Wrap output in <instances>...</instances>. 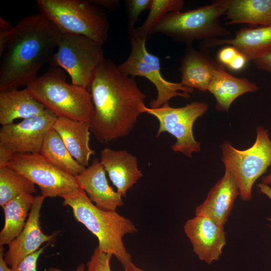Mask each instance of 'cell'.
I'll return each mask as SVG.
<instances>
[{"mask_svg": "<svg viewBox=\"0 0 271 271\" xmlns=\"http://www.w3.org/2000/svg\"><path fill=\"white\" fill-rule=\"evenodd\" d=\"M93 105L90 130L101 144L127 136L133 128L145 94L133 77L105 59L87 89Z\"/></svg>", "mask_w": 271, "mask_h": 271, "instance_id": "1", "label": "cell"}, {"mask_svg": "<svg viewBox=\"0 0 271 271\" xmlns=\"http://www.w3.org/2000/svg\"><path fill=\"white\" fill-rule=\"evenodd\" d=\"M61 33L41 14L21 19L0 47V91L28 85L50 63Z\"/></svg>", "mask_w": 271, "mask_h": 271, "instance_id": "2", "label": "cell"}, {"mask_svg": "<svg viewBox=\"0 0 271 271\" xmlns=\"http://www.w3.org/2000/svg\"><path fill=\"white\" fill-rule=\"evenodd\" d=\"M60 197L64 205L71 208L75 219L97 237L99 249L114 256L125 271L127 269L133 262L122 238L127 234L137 232L133 222L116 211L99 208L80 188Z\"/></svg>", "mask_w": 271, "mask_h": 271, "instance_id": "3", "label": "cell"}, {"mask_svg": "<svg viewBox=\"0 0 271 271\" xmlns=\"http://www.w3.org/2000/svg\"><path fill=\"white\" fill-rule=\"evenodd\" d=\"M25 89L58 117L90 122L93 105L88 90L67 83L65 74L60 67L52 66Z\"/></svg>", "mask_w": 271, "mask_h": 271, "instance_id": "4", "label": "cell"}, {"mask_svg": "<svg viewBox=\"0 0 271 271\" xmlns=\"http://www.w3.org/2000/svg\"><path fill=\"white\" fill-rule=\"evenodd\" d=\"M39 13L62 34L81 35L103 46L110 25L103 8L90 0H37Z\"/></svg>", "mask_w": 271, "mask_h": 271, "instance_id": "5", "label": "cell"}, {"mask_svg": "<svg viewBox=\"0 0 271 271\" xmlns=\"http://www.w3.org/2000/svg\"><path fill=\"white\" fill-rule=\"evenodd\" d=\"M229 0H215L209 4L185 12L166 14L155 27L152 34L161 33L187 46L196 40L226 38L231 35L221 24Z\"/></svg>", "mask_w": 271, "mask_h": 271, "instance_id": "6", "label": "cell"}, {"mask_svg": "<svg viewBox=\"0 0 271 271\" xmlns=\"http://www.w3.org/2000/svg\"><path fill=\"white\" fill-rule=\"evenodd\" d=\"M256 138L250 148L240 150L228 141L221 145V160L225 170L233 176L243 201L252 198V189L256 180L271 166V140L267 129L256 127Z\"/></svg>", "mask_w": 271, "mask_h": 271, "instance_id": "7", "label": "cell"}, {"mask_svg": "<svg viewBox=\"0 0 271 271\" xmlns=\"http://www.w3.org/2000/svg\"><path fill=\"white\" fill-rule=\"evenodd\" d=\"M104 59L102 46L94 40L84 36L61 33L49 63L65 70L72 84L88 89L96 69Z\"/></svg>", "mask_w": 271, "mask_h": 271, "instance_id": "8", "label": "cell"}, {"mask_svg": "<svg viewBox=\"0 0 271 271\" xmlns=\"http://www.w3.org/2000/svg\"><path fill=\"white\" fill-rule=\"evenodd\" d=\"M131 50L128 58L117 65L123 73L134 78L142 76L152 82L157 91V98L150 102V108H158L173 97L186 99L190 97L194 89L184 86L181 82H172L165 79L161 72L160 58L150 53L146 45L147 39L133 35H129Z\"/></svg>", "mask_w": 271, "mask_h": 271, "instance_id": "9", "label": "cell"}, {"mask_svg": "<svg viewBox=\"0 0 271 271\" xmlns=\"http://www.w3.org/2000/svg\"><path fill=\"white\" fill-rule=\"evenodd\" d=\"M207 109L208 105L204 101H193L181 107H173L169 102L158 108L147 107L144 103L140 106L141 113H147L158 120L159 127L156 137L164 132L173 136L176 141L171 146L172 150L190 158L193 153L201 150L200 143L194 137L193 124Z\"/></svg>", "mask_w": 271, "mask_h": 271, "instance_id": "10", "label": "cell"}, {"mask_svg": "<svg viewBox=\"0 0 271 271\" xmlns=\"http://www.w3.org/2000/svg\"><path fill=\"white\" fill-rule=\"evenodd\" d=\"M7 166L37 185L45 198L61 197L79 188L74 177L47 161L40 153L15 154Z\"/></svg>", "mask_w": 271, "mask_h": 271, "instance_id": "11", "label": "cell"}, {"mask_svg": "<svg viewBox=\"0 0 271 271\" xmlns=\"http://www.w3.org/2000/svg\"><path fill=\"white\" fill-rule=\"evenodd\" d=\"M57 117L52 112L46 109L39 115L2 126L0 129V146L14 154L39 153L46 135L53 128Z\"/></svg>", "mask_w": 271, "mask_h": 271, "instance_id": "12", "label": "cell"}, {"mask_svg": "<svg viewBox=\"0 0 271 271\" xmlns=\"http://www.w3.org/2000/svg\"><path fill=\"white\" fill-rule=\"evenodd\" d=\"M45 198L41 195L34 197L25 227L8 244V249L5 253L4 258L11 268L16 266L27 256L39 249L43 243L54 242L59 233V231H57L47 235L42 230L40 211Z\"/></svg>", "mask_w": 271, "mask_h": 271, "instance_id": "13", "label": "cell"}, {"mask_svg": "<svg viewBox=\"0 0 271 271\" xmlns=\"http://www.w3.org/2000/svg\"><path fill=\"white\" fill-rule=\"evenodd\" d=\"M184 230L200 260L210 264L219 259L226 243L224 226L208 217L195 215L186 222Z\"/></svg>", "mask_w": 271, "mask_h": 271, "instance_id": "14", "label": "cell"}, {"mask_svg": "<svg viewBox=\"0 0 271 271\" xmlns=\"http://www.w3.org/2000/svg\"><path fill=\"white\" fill-rule=\"evenodd\" d=\"M105 172L100 161L95 158L90 166L74 178L79 187L98 207L116 211L118 207L123 205L122 196L109 185Z\"/></svg>", "mask_w": 271, "mask_h": 271, "instance_id": "15", "label": "cell"}, {"mask_svg": "<svg viewBox=\"0 0 271 271\" xmlns=\"http://www.w3.org/2000/svg\"><path fill=\"white\" fill-rule=\"evenodd\" d=\"M238 195V187L233 176L225 170L223 177L209 190L204 202L196 207L195 215L208 217L224 226Z\"/></svg>", "mask_w": 271, "mask_h": 271, "instance_id": "16", "label": "cell"}, {"mask_svg": "<svg viewBox=\"0 0 271 271\" xmlns=\"http://www.w3.org/2000/svg\"><path fill=\"white\" fill-rule=\"evenodd\" d=\"M180 64L181 83L203 92L208 91L215 71L222 65L211 57L209 50H196L192 45L187 46Z\"/></svg>", "mask_w": 271, "mask_h": 271, "instance_id": "17", "label": "cell"}, {"mask_svg": "<svg viewBox=\"0 0 271 271\" xmlns=\"http://www.w3.org/2000/svg\"><path fill=\"white\" fill-rule=\"evenodd\" d=\"M223 45L234 46L249 62L271 50V25L243 28L233 38H217L201 41L200 49L209 50Z\"/></svg>", "mask_w": 271, "mask_h": 271, "instance_id": "18", "label": "cell"}, {"mask_svg": "<svg viewBox=\"0 0 271 271\" xmlns=\"http://www.w3.org/2000/svg\"><path fill=\"white\" fill-rule=\"evenodd\" d=\"M100 162L117 192L125 197L126 192L143 176L137 158L126 150L106 148L100 153Z\"/></svg>", "mask_w": 271, "mask_h": 271, "instance_id": "19", "label": "cell"}, {"mask_svg": "<svg viewBox=\"0 0 271 271\" xmlns=\"http://www.w3.org/2000/svg\"><path fill=\"white\" fill-rule=\"evenodd\" d=\"M53 128L74 159L81 166L88 167L90 157L95 154L89 145V122L57 117Z\"/></svg>", "mask_w": 271, "mask_h": 271, "instance_id": "20", "label": "cell"}, {"mask_svg": "<svg viewBox=\"0 0 271 271\" xmlns=\"http://www.w3.org/2000/svg\"><path fill=\"white\" fill-rule=\"evenodd\" d=\"M259 87L245 78H237L228 73L223 65L216 70L209 85V91L216 100L215 108L228 112L232 103L247 92H254Z\"/></svg>", "mask_w": 271, "mask_h": 271, "instance_id": "21", "label": "cell"}, {"mask_svg": "<svg viewBox=\"0 0 271 271\" xmlns=\"http://www.w3.org/2000/svg\"><path fill=\"white\" fill-rule=\"evenodd\" d=\"M45 107L25 88L0 91V123L12 124L18 118L23 119L39 115Z\"/></svg>", "mask_w": 271, "mask_h": 271, "instance_id": "22", "label": "cell"}, {"mask_svg": "<svg viewBox=\"0 0 271 271\" xmlns=\"http://www.w3.org/2000/svg\"><path fill=\"white\" fill-rule=\"evenodd\" d=\"M226 25H271V0H229L224 14Z\"/></svg>", "mask_w": 271, "mask_h": 271, "instance_id": "23", "label": "cell"}, {"mask_svg": "<svg viewBox=\"0 0 271 271\" xmlns=\"http://www.w3.org/2000/svg\"><path fill=\"white\" fill-rule=\"evenodd\" d=\"M34 196L25 193L9 201L3 207L5 215L4 227L0 232V246L8 245L25 226Z\"/></svg>", "mask_w": 271, "mask_h": 271, "instance_id": "24", "label": "cell"}, {"mask_svg": "<svg viewBox=\"0 0 271 271\" xmlns=\"http://www.w3.org/2000/svg\"><path fill=\"white\" fill-rule=\"evenodd\" d=\"M39 153L47 161L73 177L86 169L72 156L61 138L53 128L46 135Z\"/></svg>", "mask_w": 271, "mask_h": 271, "instance_id": "25", "label": "cell"}, {"mask_svg": "<svg viewBox=\"0 0 271 271\" xmlns=\"http://www.w3.org/2000/svg\"><path fill=\"white\" fill-rule=\"evenodd\" d=\"M36 192L35 184L9 166L0 168V205L19 195Z\"/></svg>", "mask_w": 271, "mask_h": 271, "instance_id": "26", "label": "cell"}, {"mask_svg": "<svg viewBox=\"0 0 271 271\" xmlns=\"http://www.w3.org/2000/svg\"><path fill=\"white\" fill-rule=\"evenodd\" d=\"M184 3L183 0H152L146 20L143 25L129 33V35H133L147 39L152 34L155 27L166 14L181 11Z\"/></svg>", "mask_w": 271, "mask_h": 271, "instance_id": "27", "label": "cell"}, {"mask_svg": "<svg viewBox=\"0 0 271 271\" xmlns=\"http://www.w3.org/2000/svg\"><path fill=\"white\" fill-rule=\"evenodd\" d=\"M152 0H126L125 3L127 9V27L128 33L135 28L134 25L140 15L145 11L149 10Z\"/></svg>", "mask_w": 271, "mask_h": 271, "instance_id": "28", "label": "cell"}, {"mask_svg": "<svg viewBox=\"0 0 271 271\" xmlns=\"http://www.w3.org/2000/svg\"><path fill=\"white\" fill-rule=\"evenodd\" d=\"M112 255L102 251L97 246L86 263V271H111L110 261Z\"/></svg>", "mask_w": 271, "mask_h": 271, "instance_id": "29", "label": "cell"}, {"mask_svg": "<svg viewBox=\"0 0 271 271\" xmlns=\"http://www.w3.org/2000/svg\"><path fill=\"white\" fill-rule=\"evenodd\" d=\"M51 244V243H50ZM50 244L47 243L37 251L25 257L16 266L12 268V271H37L38 260L44 249ZM48 271H63L57 267H51Z\"/></svg>", "mask_w": 271, "mask_h": 271, "instance_id": "30", "label": "cell"}, {"mask_svg": "<svg viewBox=\"0 0 271 271\" xmlns=\"http://www.w3.org/2000/svg\"><path fill=\"white\" fill-rule=\"evenodd\" d=\"M238 52V50L232 45H227L222 47L217 54V59L219 63L227 66Z\"/></svg>", "mask_w": 271, "mask_h": 271, "instance_id": "31", "label": "cell"}, {"mask_svg": "<svg viewBox=\"0 0 271 271\" xmlns=\"http://www.w3.org/2000/svg\"><path fill=\"white\" fill-rule=\"evenodd\" d=\"M252 62L258 69L271 73V50L254 59Z\"/></svg>", "mask_w": 271, "mask_h": 271, "instance_id": "32", "label": "cell"}, {"mask_svg": "<svg viewBox=\"0 0 271 271\" xmlns=\"http://www.w3.org/2000/svg\"><path fill=\"white\" fill-rule=\"evenodd\" d=\"M248 62L246 57L238 51L227 66L233 71H239L242 69Z\"/></svg>", "mask_w": 271, "mask_h": 271, "instance_id": "33", "label": "cell"}, {"mask_svg": "<svg viewBox=\"0 0 271 271\" xmlns=\"http://www.w3.org/2000/svg\"><path fill=\"white\" fill-rule=\"evenodd\" d=\"M93 4L100 7L104 10H114L118 6L119 2L117 0H90Z\"/></svg>", "mask_w": 271, "mask_h": 271, "instance_id": "34", "label": "cell"}, {"mask_svg": "<svg viewBox=\"0 0 271 271\" xmlns=\"http://www.w3.org/2000/svg\"><path fill=\"white\" fill-rule=\"evenodd\" d=\"M14 155L11 151L0 146V168L7 166Z\"/></svg>", "mask_w": 271, "mask_h": 271, "instance_id": "35", "label": "cell"}, {"mask_svg": "<svg viewBox=\"0 0 271 271\" xmlns=\"http://www.w3.org/2000/svg\"><path fill=\"white\" fill-rule=\"evenodd\" d=\"M5 248L0 246V271H12V268L7 263L5 258Z\"/></svg>", "mask_w": 271, "mask_h": 271, "instance_id": "36", "label": "cell"}, {"mask_svg": "<svg viewBox=\"0 0 271 271\" xmlns=\"http://www.w3.org/2000/svg\"><path fill=\"white\" fill-rule=\"evenodd\" d=\"M258 186L260 191L267 195L271 199V188L268 185H266L262 183L259 184ZM267 219L271 223V217ZM269 227L271 228V225Z\"/></svg>", "mask_w": 271, "mask_h": 271, "instance_id": "37", "label": "cell"}, {"mask_svg": "<svg viewBox=\"0 0 271 271\" xmlns=\"http://www.w3.org/2000/svg\"><path fill=\"white\" fill-rule=\"evenodd\" d=\"M13 27L8 21L0 18V30H10Z\"/></svg>", "mask_w": 271, "mask_h": 271, "instance_id": "38", "label": "cell"}, {"mask_svg": "<svg viewBox=\"0 0 271 271\" xmlns=\"http://www.w3.org/2000/svg\"><path fill=\"white\" fill-rule=\"evenodd\" d=\"M261 183L266 185L271 184V171L268 175L262 177Z\"/></svg>", "mask_w": 271, "mask_h": 271, "instance_id": "39", "label": "cell"}, {"mask_svg": "<svg viewBox=\"0 0 271 271\" xmlns=\"http://www.w3.org/2000/svg\"><path fill=\"white\" fill-rule=\"evenodd\" d=\"M125 271H144L132 263Z\"/></svg>", "mask_w": 271, "mask_h": 271, "instance_id": "40", "label": "cell"}, {"mask_svg": "<svg viewBox=\"0 0 271 271\" xmlns=\"http://www.w3.org/2000/svg\"><path fill=\"white\" fill-rule=\"evenodd\" d=\"M75 271H86L85 265L83 263L79 264L75 270Z\"/></svg>", "mask_w": 271, "mask_h": 271, "instance_id": "41", "label": "cell"}]
</instances>
